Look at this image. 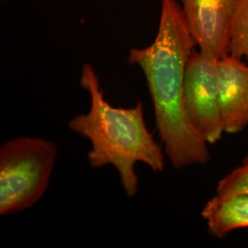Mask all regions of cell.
Here are the masks:
<instances>
[{
  "instance_id": "obj_1",
  "label": "cell",
  "mask_w": 248,
  "mask_h": 248,
  "mask_svg": "<svg viewBox=\"0 0 248 248\" xmlns=\"http://www.w3.org/2000/svg\"><path fill=\"white\" fill-rule=\"evenodd\" d=\"M195 46L180 4L162 0L154 42L145 48L132 49L128 56V62L139 66L145 77L156 129L175 169L211 161L208 144L191 126L184 106L185 72Z\"/></svg>"
},
{
  "instance_id": "obj_2",
  "label": "cell",
  "mask_w": 248,
  "mask_h": 248,
  "mask_svg": "<svg viewBox=\"0 0 248 248\" xmlns=\"http://www.w3.org/2000/svg\"><path fill=\"white\" fill-rule=\"evenodd\" d=\"M80 85L89 93L90 106L87 113L72 118L68 128L90 142L89 165L96 169L114 167L125 193L133 198L138 192L137 163L154 172L165 169L164 153L146 126L142 101L129 108L112 106L89 63L82 67Z\"/></svg>"
},
{
  "instance_id": "obj_3",
  "label": "cell",
  "mask_w": 248,
  "mask_h": 248,
  "mask_svg": "<svg viewBox=\"0 0 248 248\" xmlns=\"http://www.w3.org/2000/svg\"><path fill=\"white\" fill-rule=\"evenodd\" d=\"M57 147L40 137L20 136L0 147V215L34 206L49 187Z\"/></svg>"
},
{
  "instance_id": "obj_4",
  "label": "cell",
  "mask_w": 248,
  "mask_h": 248,
  "mask_svg": "<svg viewBox=\"0 0 248 248\" xmlns=\"http://www.w3.org/2000/svg\"><path fill=\"white\" fill-rule=\"evenodd\" d=\"M184 106L188 121L207 144L225 133L220 99L219 60L193 52L185 72Z\"/></svg>"
},
{
  "instance_id": "obj_5",
  "label": "cell",
  "mask_w": 248,
  "mask_h": 248,
  "mask_svg": "<svg viewBox=\"0 0 248 248\" xmlns=\"http://www.w3.org/2000/svg\"><path fill=\"white\" fill-rule=\"evenodd\" d=\"M240 0H180L189 33L199 51L220 60L229 53L231 28Z\"/></svg>"
},
{
  "instance_id": "obj_6",
  "label": "cell",
  "mask_w": 248,
  "mask_h": 248,
  "mask_svg": "<svg viewBox=\"0 0 248 248\" xmlns=\"http://www.w3.org/2000/svg\"><path fill=\"white\" fill-rule=\"evenodd\" d=\"M219 77L224 130L235 134L248 125V66L226 54L219 60Z\"/></svg>"
},
{
  "instance_id": "obj_7",
  "label": "cell",
  "mask_w": 248,
  "mask_h": 248,
  "mask_svg": "<svg viewBox=\"0 0 248 248\" xmlns=\"http://www.w3.org/2000/svg\"><path fill=\"white\" fill-rule=\"evenodd\" d=\"M202 216L209 234L223 238L231 232L248 228V194H217L204 205Z\"/></svg>"
},
{
  "instance_id": "obj_8",
  "label": "cell",
  "mask_w": 248,
  "mask_h": 248,
  "mask_svg": "<svg viewBox=\"0 0 248 248\" xmlns=\"http://www.w3.org/2000/svg\"><path fill=\"white\" fill-rule=\"evenodd\" d=\"M248 60V0H240L231 28L229 53Z\"/></svg>"
},
{
  "instance_id": "obj_9",
  "label": "cell",
  "mask_w": 248,
  "mask_h": 248,
  "mask_svg": "<svg viewBox=\"0 0 248 248\" xmlns=\"http://www.w3.org/2000/svg\"><path fill=\"white\" fill-rule=\"evenodd\" d=\"M216 193L221 195L248 194V155L242 164L218 182Z\"/></svg>"
}]
</instances>
